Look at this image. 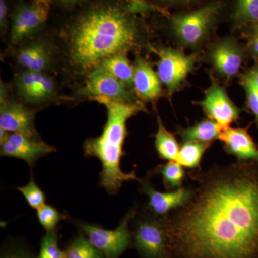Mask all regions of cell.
Segmentation results:
<instances>
[{"instance_id": "cell-1", "label": "cell", "mask_w": 258, "mask_h": 258, "mask_svg": "<svg viewBox=\"0 0 258 258\" xmlns=\"http://www.w3.org/2000/svg\"><path fill=\"white\" fill-rule=\"evenodd\" d=\"M188 175L192 197L166 217L171 258H258V161Z\"/></svg>"}, {"instance_id": "cell-2", "label": "cell", "mask_w": 258, "mask_h": 258, "mask_svg": "<svg viewBox=\"0 0 258 258\" xmlns=\"http://www.w3.org/2000/svg\"><path fill=\"white\" fill-rule=\"evenodd\" d=\"M129 1L97 0L76 15L64 32L66 60L78 74L138 45L142 23Z\"/></svg>"}, {"instance_id": "cell-3", "label": "cell", "mask_w": 258, "mask_h": 258, "mask_svg": "<svg viewBox=\"0 0 258 258\" xmlns=\"http://www.w3.org/2000/svg\"><path fill=\"white\" fill-rule=\"evenodd\" d=\"M92 98L106 107L107 121L100 137L85 142L84 153L101 161L100 185L109 195H115L126 181L140 180L135 171L125 173L122 170L120 161L124 156L123 148L127 135V121L139 112L145 111V107L142 103H129L106 97Z\"/></svg>"}, {"instance_id": "cell-4", "label": "cell", "mask_w": 258, "mask_h": 258, "mask_svg": "<svg viewBox=\"0 0 258 258\" xmlns=\"http://www.w3.org/2000/svg\"><path fill=\"white\" fill-rule=\"evenodd\" d=\"M223 0H211L198 8L170 15L171 33L183 46L198 48L206 41L224 14Z\"/></svg>"}, {"instance_id": "cell-5", "label": "cell", "mask_w": 258, "mask_h": 258, "mask_svg": "<svg viewBox=\"0 0 258 258\" xmlns=\"http://www.w3.org/2000/svg\"><path fill=\"white\" fill-rule=\"evenodd\" d=\"M134 220L132 246L139 257L171 258L166 217L156 216L146 208Z\"/></svg>"}, {"instance_id": "cell-6", "label": "cell", "mask_w": 258, "mask_h": 258, "mask_svg": "<svg viewBox=\"0 0 258 258\" xmlns=\"http://www.w3.org/2000/svg\"><path fill=\"white\" fill-rule=\"evenodd\" d=\"M137 212V207L131 208L118 227L113 230L88 223H79V226L83 235L103 254L104 258H120L132 245V232L129 229V223L134 220Z\"/></svg>"}, {"instance_id": "cell-7", "label": "cell", "mask_w": 258, "mask_h": 258, "mask_svg": "<svg viewBox=\"0 0 258 258\" xmlns=\"http://www.w3.org/2000/svg\"><path fill=\"white\" fill-rule=\"evenodd\" d=\"M157 75L169 94L181 88L196 63L197 56L186 55L181 50L164 47L157 50Z\"/></svg>"}, {"instance_id": "cell-8", "label": "cell", "mask_w": 258, "mask_h": 258, "mask_svg": "<svg viewBox=\"0 0 258 258\" xmlns=\"http://www.w3.org/2000/svg\"><path fill=\"white\" fill-rule=\"evenodd\" d=\"M50 0H29L18 5L13 15L10 41L20 43L39 30L48 18Z\"/></svg>"}, {"instance_id": "cell-9", "label": "cell", "mask_w": 258, "mask_h": 258, "mask_svg": "<svg viewBox=\"0 0 258 258\" xmlns=\"http://www.w3.org/2000/svg\"><path fill=\"white\" fill-rule=\"evenodd\" d=\"M139 181V191L148 197L147 208L156 216L163 218L169 217L171 212L187 203L192 197L194 190L191 186H182L165 192L157 191L151 182L149 174Z\"/></svg>"}, {"instance_id": "cell-10", "label": "cell", "mask_w": 258, "mask_h": 258, "mask_svg": "<svg viewBox=\"0 0 258 258\" xmlns=\"http://www.w3.org/2000/svg\"><path fill=\"white\" fill-rule=\"evenodd\" d=\"M55 148L37 139V134L26 132L10 133L1 144V155L25 161L32 166L40 158L53 152Z\"/></svg>"}, {"instance_id": "cell-11", "label": "cell", "mask_w": 258, "mask_h": 258, "mask_svg": "<svg viewBox=\"0 0 258 258\" xmlns=\"http://www.w3.org/2000/svg\"><path fill=\"white\" fill-rule=\"evenodd\" d=\"M199 104L208 118L215 120L222 129L229 128L240 118V110L231 101L225 89L214 79L205 93V98L199 102Z\"/></svg>"}, {"instance_id": "cell-12", "label": "cell", "mask_w": 258, "mask_h": 258, "mask_svg": "<svg viewBox=\"0 0 258 258\" xmlns=\"http://www.w3.org/2000/svg\"><path fill=\"white\" fill-rule=\"evenodd\" d=\"M245 49L230 37L212 44L209 58L219 74L227 79L237 76L245 58Z\"/></svg>"}, {"instance_id": "cell-13", "label": "cell", "mask_w": 258, "mask_h": 258, "mask_svg": "<svg viewBox=\"0 0 258 258\" xmlns=\"http://www.w3.org/2000/svg\"><path fill=\"white\" fill-rule=\"evenodd\" d=\"M82 93L91 98L106 97L129 103H141L121 81L100 69L93 70L86 76Z\"/></svg>"}, {"instance_id": "cell-14", "label": "cell", "mask_w": 258, "mask_h": 258, "mask_svg": "<svg viewBox=\"0 0 258 258\" xmlns=\"http://www.w3.org/2000/svg\"><path fill=\"white\" fill-rule=\"evenodd\" d=\"M14 82L19 95L27 103L37 104L55 98V83L43 73L25 70L17 75Z\"/></svg>"}, {"instance_id": "cell-15", "label": "cell", "mask_w": 258, "mask_h": 258, "mask_svg": "<svg viewBox=\"0 0 258 258\" xmlns=\"http://www.w3.org/2000/svg\"><path fill=\"white\" fill-rule=\"evenodd\" d=\"M2 83L0 128L9 133L26 132L37 134L34 128V112L21 103L8 99Z\"/></svg>"}, {"instance_id": "cell-16", "label": "cell", "mask_w": 258, "mask_h": 258, "mask_svg": "<svg viewBox=\"0 0 258 258\" xmlns=\"http://www.w3.org/2000/svg\"><path fill=\"white\" fill-rule=\"evenodd\" d=\"M218 139L223 142L225 152L237 161H258V146L249 135L248 128L223 129Z\"/></svg>"}, {"instance_id": "cell-17", "label": "cell", "mask_w": 258, "mask_h": 258, "mask_svg": "<svg viewBox=\"0 0 258 258\" xmlns=\"http://www.w3.org/2000/svg\"><path fill=\"white\" fill-rule=\"evenodd\" d=\"M133 88L144 101H153L161 96V82L150 64L142 57H136L133 64Z\"/></svg>"}, {"instance_id": "cell-18", "label": "cell", "mask_w": 258, "mask_h": 258, "mask_svg": "<svg viewBox=\"0 0 258 258\" xmlns=\"http://www.w3.org/2000/svg\"><path fill=\"white\" fill-rule=\"evenodd\" d=\"M16 60L26 71L43 73L52 62V51L45 42H32L18 50Z\"/></svg>"}, {"instance_id": "cell-19", "label": "cell", "mask_w": 258, "mask_h": 258, "mask_svg": "<svg viewBox=\"0 0 258 258\" xmlns=\"http://www.w3.org/2000/svg\"><path fill=\"white\" fill-rule=\"evenodd\" d=\"M222 130L218 123L208 118L202 120L193 126L179 128L177 132L183 142L196 141L212 143L215 139H219Z\"/></svg>"}, {"instance_id": "cell-20", "label": "cell", "mask_w": 258, "mask_h": 258, "mask_svg": "<svg viewBox=\"0 0 258 258\" xmlns=\"http://www.w3.org/2000/svg\"><path fill=\"white\" fill-rule=\"evenodd\" d=\"M97 69L114 76L127 88H133L134 68L129 62L126 53L118 54L105 59Z\"/></svg>"}, {"instance_id": "cell-21", "label": "cell", "mask_w": 258, "mask_h": 258, "mask_svg": "<svg viewBox=\"0 0 258 258\" xmlns=\"http://www.w3.org/2000/svg\"><path fill=\"white\" fill-rule=\"evenodd\" d=\"M230 20L235 28L257 25L258 0H234Z\"/></svg>"}, {"instance_id": "cell-22", "label": "cell", "mask_w": 258, "mask_h": 258, "mask_svg": "<svg viewBox=\"0 0 258 258\" xmlns=\"http://www.w3.org/2000/svg\"><path fill=\"white\" fill-rule=\"evenodd\" d=\"M157 123L154 144L158 155L164 160L175 161L179 152V144L174 134L166 129L159 115H157Z\"/></svg>"}, {"instance_id": "cell-23", "label": "cell", "mask_w": 258, "mask_h": 258, "mask_svg": "<svg viewBox=\"0 0 258 258\" xmlns=\"http://www.w3.org/2000/svg\"><path fill=\"white\" fill-rule=\"evenodd\" d=\"M212 143L189 141L183 142L175 161L181 166L190 169H201L204 154L211 147Z\"/></svg>"}, {"instance_id": "cell-24", "label": "cell", "mask_w": 258, "mask_h": 258, "mask_svg": "<svg viewBox=\"0 0 258 258\" xmlns=\"http://www.w3.org/2000/svg\"><path fill=\"white\" fill-rule=\"evenodd\" d=\"M154 172L162 176L163 184L166 191H172L182 187L186 173L184 166L176 161H169L157 166Z\"/></svg>"}, {"instance_id": "cell-25", "label": "cell", "mask_w": 258, "mask_h": 258, "mask_svg": "<svg viewBox=\"0 0 258 258\" xmlns=\"http://www.w3.org/2000/svg\"><path fill=\"white\" fill-rule=\"evenodd\" d=\"M66 258H104L85 235L75 237L66 250Z\"/></svg>"}, {"instance_id": "cell-26", "label": "cell", "mask_w": 258, "mask_h": 258, "mask_svg": "<svg viewBox=\"0 0 258 258\" xmlns=\"http://www.w3.org/2000/svg\"><path fill=\"white\" fill-rule=\"evenodd\" d=\"M37 258H66V252L59 247L57 230L47 232L42 238L40 253Z\"/></svg>"}, {"instance_id": "cell-27", "label": "cell", "mask_w": 258, "mask_h": 258, "mask_svg": "<svg viewBox=\"0 0 258 258\" xmlns=\"http://www.w3.org/2000/svg\"><path fill=\"white\" fill-rule=\"evenodd\" d=\"M37 218L47 232L55 230L56 226L62 219L60 212L50 205H44L37 210Z\"/></svg>"}, {"instance_id": "cell-28", "label": "cell", "mask_w": 258, "mask_h": 258, "mask_svg": "<svg viewBox=\"0 0 258 258\" xmlns=\"http://www.w3.org/2000/svg\"><path fill=\"white\" fill-rule=\"evenodd\" d=\"M19 191L23 194L29 205L34 209L40 208L45 205V195L42 190L37 186L33 178H31L28 184L18 188Z\"/></svg>"}, {"instance_id": "cell-29", "label": "cell", "mask_w": 258, "mask_h": 258, "mask_svg": "<svg viewBox=\"0 0 258 258\" xmlns=\"http://www.w3.org/2000/svg\"><path fill=\"white\" fill-rule=\"evenodd\" d=\"M242 84L246 93V103L247 108L255 118L258 128V91L251 80L245 74L242 76Z\"/></svg>"}, {"instance_id": "cell-30", "label": "cell", "mask_w": 258, "mask_h": 258, "mask_svg": "<svg viewBox=\"0 0 258 258\" xmlns=\"http://www.w3.org/2000/svg\"><path fill=\"white\" fill-rule=\"evenodd\" d=\"M155 1L163 7L182 8V9L187 8V10H191L201 6L211 0H155Z\"/></svg>"}, {"instance_id": "cell-31", "label": "cell", "mask_w": 258, "mask_h": 258, "mask_svg": "<svg viewBox=\"0 0 258 258\" xmlns=\"http://www.w3.org/2000/svg\"><path fill=\"white\" fill-rule=\"evenodd\" d=\"M250 35L247 50L254 58L258 59V25L249 26Z\"/></svg>"}, {"instance_id": "cell-32", "label": "cell", "mask_w": 258, "mask_h": 258, "mask_svg": "<svg viewBox=\"0 0 258 258\" xmlns=\"http://www.w3.org/2000/svg\"><path fill=\"white\" fill-rule=\"evenodd\" d=\"M134 10L139 13L149 11V10H158L157 7L149 4L146 0H128Z\"/></svg>"}, {"instance_id": "cell-33", "label": "cell", "mask_w": 258, "mask_h": 258, "mask_svg": "<svg viewBox=\"0 0 258 258\" xmlns=\"http://www.w3.org/2000/svg\"><path fill=\"white\" fill-rule=\"evenodd\" d=\"M1 258H32V256L25 251L20 249H10L2 254Z\"/></svg>"}, {"instance_id": "cell-34", "label": "cell", "mask_w": 258, "mask_h": 258, "mask_svg": "<svg viewBox=\"0 0 258 258\" xmlns=\"http://www.w3.org/2000/svg\"><path fill=\"white\" fill-rule=\"evenodd\" d=\"M8 18V8L5 0H0V26L5 29Z\"/></svg>"}, {"instance_id": "cell-35", "label": "cell", "mask_w": 258, "mask_h": 258, "mask_svg": "<svg viewBox=\"0 0 258 258\" xmlns=\"http://www.w3.org/2000/svg\"><path fill=\"white\" fill-rule=\"evenodd\" d=\"M59 1L64 3V4H74V3H78L81 0H59Z\"/></svg>"}, {"instance_id": "cell-36", "label": "cell", "mask_w": 258, "mask_h": 258, "mask_svg": "<svg viewBox=\"0 0 258 258\" xmlns=\"http://www.w3.org/2000/svg\"><path fill=\"white\" fill-rule=\"evenodd\" d=\"M257 25H258V24H257Z\"/></svg>"}]
</instances>
